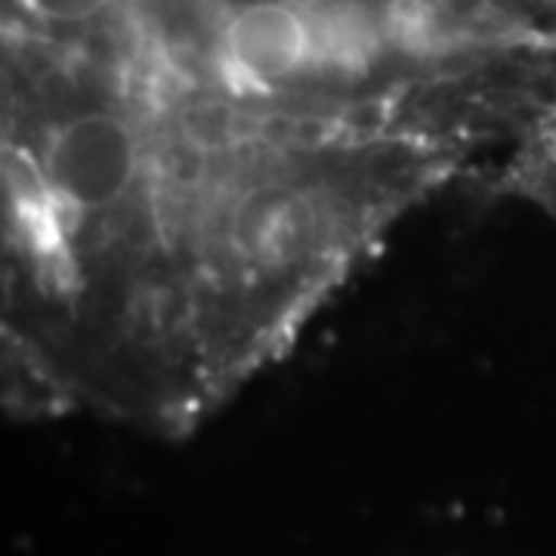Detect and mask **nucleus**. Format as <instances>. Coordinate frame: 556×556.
I'll list each match as a JSON object with an SVG mask.
<instances>
[{
  "instance_id": "f257e3e1",
  "label": "nucleus",
  "mask_w": 556,
  "mask_h": 556,
  "mask_svg": "<svg viewBox=\"0 0 556 556\" xmlns=\"http://www.w3.org/2000/svg\"><path fill=\"white\" fill-rule=\"evenodd\" d=\"M473 179L492 199L522 201L556 226V65L517 102L504 139Z\"/></svg>"
}]
</instances>
